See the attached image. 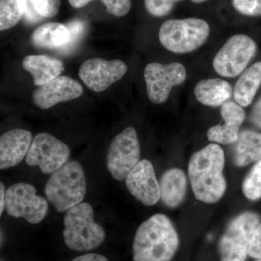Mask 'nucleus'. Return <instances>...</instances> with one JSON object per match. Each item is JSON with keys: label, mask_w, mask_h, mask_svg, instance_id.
Segmentation results:
<instances>
[{"label": "nucleus", "mask_w": 261, "mask_h": 261, "mask_svg": "<svg viewBox=\"0 0 261 261\" xmlns=\"http://www.w3.org/2000/svg\"><path fill=\"white\" fill-rule=\"evenodd\" d=\"M224 166V152L217 144H210L192 154L188 175L197 200L212 204L222 198L226 190Z\"/></svg>", "instance_id": "nucleus-1"}, {"label": "nucleus", "mask_w": 261, "mask_h": 261, "mask_svg": "<svg viewBox=\"0 0 261 261\" xmlns=\"http://www.w3.org/2000/svg\"><path fill=\"white\" fill-rule=\"evenodd\" d=\"M179 247V238L171 219L154 214L136 231L132 252L134 261H171Z\"/></svg>", "instance_id": "nucleus-2"}, {"label": "nucleus", "mask_w": 261, "mask_h": 261, "mask_svg": "<svg viewBox=\"0 0 261 261\" xmlns=\"http://www.w3.org/2000/svg\"><path fill=\"white\" fill-rule=\"evenodd\" d=\"M87 192V180L80 163L73 161L51 174L44 194L59 213L65 212L82 203Z\"/></svg>", "instance_id": "nucleus-3"}, {"label": "nucleus", "mask_w": 261, "mask_h": 261, "mask_svg": "<svg viewBox=\"0 0 261 261\" xmlns=\"http://www.w3.org/2000/svg\"><path fill=\"white\" fill-rule=\"evenodd\" d=\"M63 223V238L70 250L90 251L106 240V231L94 221V210L88 202H82L67 211Z\"/></svg>", "instance_id": "nucleus-4"}, {"label": "nucleus", "mask_w": 261, "mask_h": 261, "mask_svg": "<svg viewBox=\"0 0 261 261\" xmlns=\"http://www.w3.org/2000/svg\"><path fill=\"white\" fill-rule=\"evenodd\" d=\"M210 34V27L205 20L185 18L166 20L159 31L161 44L176 54L191 53L203 45Z\"/></svg>", "instance_id": "nucleus-5"}, {"label": "nucleus", "mask_w": 261, "mask_h": 261, "mask_svg": "<svg viewBox=\"0 0 261 261\" xmlns=\"http://www.w3.org/2000/svg\"><path fill=\"white\" fill-rule=\"evenodd\" d=\"M260 223V216L252 211H245L233 218L220 238L221 261H245L252 236Z\"/></svg>", "instance_id": "nucleus-6"}, {"label": "nucleus", "mask_w": 261, "mask_h": 261, "mask_svg": "<svg viewBox=\"0 0 261 261\" xmlns=\"http://www.w3.org/2000/svg\"><path fill=\"white\" fill-rule=\"evenodd\" d=\"M141 150L135 128L127 127L113 139L107 154V168L117 181L126 179L140 161Z\"/></svg>", "instance_id": "nucleus-7"}, {"label": "nucleus", "mask_w": 261, "mask_h": 261, "mask_svg": "<svg viewBox=\"0 0 261 261\" xmlns=\"http://www.w3.org/2000/svg\"><path fill=\"white\" fill-rule=\"evenodd\" d=\"M257 49L256 43L248 36H233L215 56L213 62L214 69L221 76H238L255 56Z\"/></svg>", "instance_id": "nucleus-8"}, {"label": "nucleus", "mask_w": 261, "mask_h": 261, "mask_svg": "<svg viewBox=\"0 0 261 261\" xmlns=\"http://www.w3.org/2000/svg\"><path fill=\"white\" fill-rule=\"evenodd\" d=\"M5 208L12 217L23 218L30 224H37L47 216L49 205L44 197L37 195L33 185L18 183L7 190Z\"/></svg>", "instance_id": "nucleus-9"}, {"label": "nucleus", "mask_w": 261, "mask_h": 261, "mask_svg": "<svg viewBox=\"0 0 261 261\" xmlns=\"http://www.w3.org/2000/svg\"><path fill=\"white\" fill-rule=\"evenodd\" d=\"M70 150L68 146L48 133H39L33 139L25 163L38 166L44 174H53L68 162Z\"/></svg>", "instance_id": "nucleus-10"}, {"label": "nucleus", "mask_w": 261, "mask_h": 261, "mask_svg": "<svg viewBox=\"0 0 261 261\" xmlns=\"http://www.w3.org/2000/svg\"><path fill=\"white\" fill-rule=\"evenodd\" d=\"M144 77L149 100L154 104H162L169 97L173 87L185 82L187 70L179 63H151L145 67Z\"/></svg>", "instance_id": "nucleus-11"}, {"label": "nucleus", "mask_w": 261, "mask_h": 261, "mask_svg": "<svg viewBox=\"0 0 261 261\" xmlns=\"http://www.w3.org/2000/svg\"><path fill=\"white\" fill-rule=\"evenodd\" d=\"M127 69L126 63L120 60L106 61L103 58H91L81 65L79 75L89 89L101 92L121 80Z\"/></svg>", "instance_id": "nucleus-12"}, {"label": "nucleus", "mask_w": 261, "mask_h": 261, "mask_svg": "<svg viewBox=\"0 0 261 261\" xmlns=\"http://www.w3.org/2000/svg\"><path fill=\"white\" fill-rule=\"evenodd\" d=\"M125 180L128 191L143 205L152 206L159 202L161 187L148 160H141Z\"/></svg>", "instance_id": "nucleus-13"}, {"label": "nucleus", "mask_w": 261, "mask_h": 261, "mask_svg": "<svg viewBox=\"0 0 261 261\" xmlns=\"http://www.w3.org/2000/svg\"><path fill=\"white\" fill-rule=\"evenodd\" d=\"M82 94L83 87L76 80L62 75L38 87L32 93V100L37 108L47 110L58 103L76 99Z\"/></svg>", "instance_id": "nucleus-14"}, {"label": "nucleus", "mask_w": 261, "mask_h": 261, "mask_svg": "<svg viewBox=\"0 0 261 261\" xmlns=\"http://www.w3.org/2000/svg\"><path fill=\"white\" fill-rule=\"evenodd\" d=\"M221 115L224 124L211 127L207 132V138L215 143L234 144L240 135V126L245 119V111L238 103L227 101L221 107Z\"/></svg>", "instance_id": "nucleus-15"}, {"label": "nucleus", "mask_w": 261, "mask_h": 261, "mask_svg": "<svg viewBox=\"0 0 261 261\" xmlns=\"http://www.w3.org/2000/svg\"><path fill=\"white\" fill-rule=\"evenodd\" d=\"M33 141L27 130L15 128L0 137V169L14 167L28 154Z\"/></svg>", "instance_id": "nucleus-16"}, {"label": "nucleus", "mask_w": 261, "mask_h": 261, "mask_svg": "<svg viewBox=\"0 0 261 261\" xmlns=\"http://www.w3.org/2000/svg\"><path fill=\"white\" fill-rule=\"evenodd\" d=\"M22 65L32 74L34 84L37 87L61 76L64 70L63 63L60 60L43 55L25 57Z\"/></svg>", "instance_id": "nucleus-17"}, {"label": "nucleus", "mask_w": 261, "mask_h": 261, "mask_svg": "<svg viewBox=\"0 0 261 261\" xmlns=\"http://www.w3.org/2000/svg\"><path fill=\"white\" fill-rule=\"evenodd\" d=\"M161 199L165 205L176 208L183 202L186 195V175L177 168H171L163 173L160 182Z\"/></svg>", "instance_id": "nucleus-18"}, {"label": "nucleus", "mask_w": 261, "mask_h": 261, "mask_svg": "<svg viewBox=\"0 0 261 261\" xmlns=\"http://www.w3.org/2000/svg\"><path fill=\"white\" fill-rule=\"evenodd\" d=\"M196 99L201 104L210 107L223 106L232 95V88L226 81L209 79L200 81L195 86Z\"/></svg>", "instance_id": "nucleus-19"}, {"label": "nucleus", "mask_w": 261, "mask_h": 261, "mask_svg": "<svg viewBox=\"0 0 261 261\" xmlns=\"http://www.w3.org/2000/svg\"><path fill=\"white\" fill-rule=\"evenodd\" d=\"M234 144L233 162L238 167H245L261 159V134L258 132L244 130Z\"/></svg>", "instance_id": "nucleus-20"}, {"label": "nucleus", "mask_w": 261, "mask_h": 261, "mask_svg": "<svg viewBox=\"0 0 261 261\" xmlns=\"http://www.w3.org/2000/svg\"><path fill=\"white\" fill-rule=\"evenodd\" d=\"M70 32L64 24L47 23L38 27L31 37L33 45L45 49H61L68 44Z\"/></svg>", "instance_id": "nucleus-21"}, {"label": "nucleus", "mask_w": 261, "mask_h": 261, "mask_svg": "<svg viewBox=\"0 0 261 261\" xmlns=\"http://www.w3.org/2000/svg\"><path fill=\"white\" fill-rule=\"evenodd\" d=\"M261 84V62H257L247 69L236 82L233 97L242 107H247L252 102Z\"/></svg>", "instance_id": "nucleus-22"}, {"label": "nucleus", "mask_w": 261, "mask_h": 261, "mask_svg": "<svg viewBox=\"0 0 261 261\" xmlns=\"http://www.w3.org/2000/svg\"><path fill=\"white\" fill-rule=\"evenodd\" d=\"M27 0H0V30L15 27L23 16Z\"/></svg>", "instance_id": "nucleus-23"}, {"label": "nucleus", "mask_w": 261, "mask_h": 261, "mask_svg": "<svg viewBox=\"0 0 261 261\" xmlns=\"http://www.w3.org/2000/svg\"><path fill=\"white\" fill-rule=\"evenodd\" d=\"M243 192L247 200L256 201L261 199V159L255 163L244 179Z\"/></svg>", "instance_id": "nucleus-24"}, {"label": "nucleus", "mask_w": 261, "mask_h": 261, "mask_svg": "<svg viewBox=\"0 0 261 261\" xmlns=\"http://www.w3.org/2000/svg\"><path fill=\"white\" fill-rule=\"evenodd\" d=\"M66 27L69 30L70 39L68 44L61 49L64 53L71 51L77 45L79 41H80L83 37L86 31L85 22L82 20H79V19L70 22L67 24Z\"/></svg>", "instance_id": "nucleus-25"}, {"label": "nucleus", "mask_w": 261, "mask_h": 261, "mask_svg": "<svg viewBox=\"0 0 261 261\" xmlns=\"http://www.w3.org/2000/svg\"><path fill=\"white\" fill-rule=\"evenodd\" d=\"M145 8L149 14L163 17L171 13L174 7V0H145Z\"/></svg>", "instance_id": "nucleus-26"}, {"label": "nucleus", "mask_w": 261, "mask_h": 261, "mask_svg": "<svg viewBox=\"0 0 261 261\" xmlns=\"http://www.w3.org/2000/svg\"><path fill=\"white\" fill-rule=\"evenodd\" d=\"M38 13L43 18H53L59 12L61 0H30Z\"/></svg>", "instance_id": "nucleus-27"}, {"label": "nucleus", "mask_w": 261, "mask_h": 261, "mask_svg": "<svg viewBox=\"0 0 261 261\" xmlns=\"http://www.w3.org/2000/svg\"><path fill=\"white\" fill-rule=\"evenodd\" d=\"M232 5L237 11L246 16L261 15V0H232Z\"/></svg>", "instance_id": "nucleus-28"}, {"label": "nucleus", "mask_w": 261, "mask_h": 261, "mask_svg": "<svg viewBox=\"0 0 261 261\" xmlns=\"http://www.w3.org/2000/svg\"><path fill=\"white\" fill-rule=\"evenodd\" d=\"M106 6L108 14L123 17L129 12L130 0H100Z\"/></svg>", "instance_id": "nucleus-29"}, {"label": "nucleus", "mask_w": 261, "mask_h": 261, "mask_svg": "<svg viewBox=\"0 0 261 261\" xmlns=\"http://www.w3.org/2000/svg\"><path fill=\"white\" fill-rule=\"evenodd\" d=\"M248 255L256 260H261V222L252 236L249 247Z\"/></svg>", "instance_id": "nucleus-30"}, {"label": "nucleus", "mask_w": 261, "mask_h": 261, "mask_svg": "<svg viewBox=\"0 0 261 261\" xmlns=\"http://www.w3.org/2000/svg\"><path fill=\"white\" fill-rule=\"evenodd\" d=\"M24 18L29 23H36L42 20L43 17L37 13L30 0H27V7L23 15Z\"/></svg>", "instance_id": "nucleus-31"}, {"label": "nucleus", "mask_w": 261, "mask_h": 261, "mask_svg": "<svg viewBox=\"0 0 261 261\" xmlns=\"http://www.w3.org/2000/svg\"><path fill=\"white\" fill-rule=\"evenodd\" d=\"M250 121L254 126L261 130V97L252 108L250 114Z\"/></svg>", "instance_id": "nucleus-32"}, {"label": "nucleus", "mask_w": 261, "mask_h": 261, "mask_svg": "<svg viewBox=\"0 0 261 261\" xmlns=\"http://www.w3.org/2000/svg\"><path fill=\"white\" fill-rule=\"evenodd\" d=\"M72 261H108L107 257L97 253H88L76 257Z\"/></svg>", "instance_id": "nucleus-33"}, {"label": "nucleus", "mask_w": 261, "mask_h": 261, "mask_svg": "<svg viewBox=\"0 0 261 261\" xmlns=\"http://www.w3.org/2000/svg\"><path fill=\"white\" fill-rule=\"evenodd\" d=\"M6 205V191L3 182L0 183V216L3 215Z\"/></svg>", "instance_id": "nucleus-34"}, {"label": "nucleus", "mask_w": 261, "mask_h": 261, "mask_svg": "<svg viewBox=\"0 0 261 261\" xmlns=\"http://www.w3.org/2000/svg\"><path fill=\"white\" fill-rule=\"evenodd\" d=\"M70 5L74 8H82L93 0H68Z\"/></svg>", "instance_id": "nucleus-35"}, {"label": "nucleus", "mask_w": 261, "mask_h": 261, "mask_svg": "<svg viewBox=\"0 0 261 261\" xmlns=\"http://www.w3.org/2000/svg\"><path fill=\"white\" fill-rule=\"evenodd\" d=\"M205 1H207V0H192V2H193L194 3H197V4H198V3H204V2Z\"/></svg>", "instance_id": "nucleus-36"}, {"label": "nucleus", "mask_w": 261, "mask_h": 261, "mask_svg": "<svg viewBox=\"0 0 261 261\" xmlns=\"http://www.w3.org/2000/svg\"><path fill=\"white\" fill-rule=\"evenodd\" d=\"M175 2L181 1V0H174Z\"/></svg>", "instance_id": "nucleus-37"}, {"label": "nucleus", "mask_w": 261, "mask_h": 261, "mask_svg": "<svg viewBox=\"0 0 261 261\" xmlns=\"http://www.w3.org/2000/svg\"><path fill=\"white\" fill-rule=\"evenodd\" d=\"M256 261H261V260H257Z\"/></svg>", "instance_id": "nucleus-38"}]
</instances>
